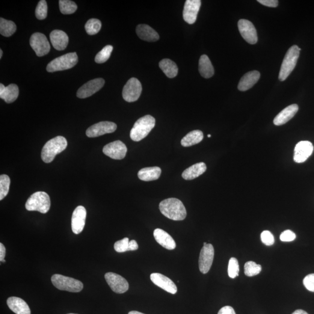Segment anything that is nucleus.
<instances>
[{
  "label": "nucleus",
  "mask_w": 314,
  "mask_h": 314,
  "mask_svg": "<svg viewBox=\"0 0 314 314\" xmlns=\"http://www.w3.org/2000/svg\"><path fill=\"white\" fill-rule=\"evenodd\" d=\"M113 50V47L111 45L106 46L98 53L95 57V62L97 64H103L110 58V56Z\"/></svg>",
  "instance_id": "35"
},
{
  "label": "nucleus",
  "mask_w": 314,
  "mask_h": 314,
  "mask_svg": "<svg viewBox=\"0 0 314 314\" xmlns=\"http://www.w3.org/2000/svg\"><path fill=\"white\" fill-rule=\"evenodd\" d=\"M200 75L206 79L211 78L214 74V69L211 61L207 55L201 56L198 65Z\"/></svg>",
  "instance_id": "28"
},
{
  "label": "nucleus",
  "mask_w": 314,
  "mask_h": 314,
  "mask_svg": "<svg viewBox=\"0 0 314 314\" xmlns=\"http://www.w3.org/2000/svg\"><path fill=\"white\" fill-rule=\"evenodd\" d=\"M103 151L105 155L112 159H122L126 156L127 147L123 142L117 140L106 144Z\"/></svg>",
  "instance_id": "15"
},
{
  "label": "nucleus",
  "mask_w": 314,
  "mask_h": 314,
  "mask_svg": "<svg viewBox=\"0 0 314 314\" xmlns=\"http://www.w3.org/2000/svg\"><path fill=\"white\" fill-rule=\"evenodd\" d=\"M156 125L155 118L152 115L139 118L130 130V137L135 141H139L147 137Z\"/></svg>",
  "instance_id": "3"
},
{
  "label": "nucleus",
  "mask_w": 314,
  "mask_h": 314,
  "mask_svg": "<svg viewBox=\"0 0 314 314\" xmlns=\"http://www.w3.org/2000/svg\"></svg>",
  "instance_id": "52"
},
{
  "label": "nucleus",
  "mask_w": 314,
  "mask_h": 314,
  "mask_svg": "<svg viewBox=\"0 0 314 314\" xmlns=\"http://www.w3.org/2000/svg\"><path fill=\"white\" fill-rule=\"evenodd\" d=\"M206 170L207 166L205 163L203 162L197 163L183 171L182 176L183 179L191 180L197 178L205 173Z\"/></svg>",
  "instance_id": "26"
},
{
  "label": "nucleus",
  "mask_w": 314,
  "mask_h": 314,
  "mask_svg": "<svg viewBox=\"0 0 314 314\" xmlns=\"http://www.w3.org/2000/svg\"><path fill=\"white\" fill-rule=\"evenodd\" d=\"M138 248V244L134 240H132V241L129 242V251L137 250Z\"/></svg>",
  "instance_id": "47"
},
{
  "label": "nucleus",
  "mask_w": 314,
  "mask_h": 314,
  "mask_svg": "<svg viewBox=\"0 0 314 314\" xmlns=\"http://www.w3.org/2000/svg\"><path fill=\"white\" fill-rule=\"evenodd\" d=\"M67 146V140L63 136L51 139L47 142L41 151V159L44 162H52L56 156L66 149Z\"/></svg>",
  "instance_id": "2"
},
{
  "label": "nucleus",
  "mask_w": 314,
  "mask_h": 314,
  "mask_svg": "<svg viewBox=\"0 0 314 314\" xmlns=\"http://www.w3.org/2000/svg\"><path fill=\"white\" fill-rule=\"evenodd\" d=\"M296 238V234L290 230L284 231L280 236V241L285 242H292L295 241Z\"/></svg>",
  "instance_id": "43"
},
{
  "label": "nucleus",
  "mask_w": 314,
  "mask_h": 314,
  "mask_svg": "<svg viewBox=\"0 0 314 314\" xmlns=\"http://www.w3.org/2000/svg\"><path fill=\"white\" fill-rule=\"evenodd\" d=\"M105 84V81L103 78H97L88 82L83 85L77 91V97L80 99H86L89 97L99 91Z\"/></svg>",
  "instance_id": "14"
},
{
  "label": "nucleus",
  "mask_w": 314,
  "mask_h": 314,
  "mask_svg": "<svg viewBox=\"0 0 314 314\" xmlns=\"http://www.w3.org/2000/svg\"><path fill=\"white\" fill-rule=\"evenodd\" d=\"M228 275L230 278H235L239 276V265L238 260L236 258H231L228 265Z\"/></svg>",
  "instance_id": "39"
},
{
  "label": "nucleus",
  "mask_w": 314,
  "mask_h": 314,
  "mask_svg": "<svg viewBox=\"0 0 314 314\" xmlns=\"http://www.w3.org/2000/svg\"><path fill=\"white\" fill-rule=\"evenodd\" d=\"M51 206V201L48 194L43 192H37L28 198L25 204L28 211H36L46 214Z\"/></svg>",
  "instance_id": "4"
},
{
  "label": "nucleus",
  "mask_w": 314,
  "mask_h": 314,
  "mask_svg": "<svg viewBox=\"0 0 314 314\" xmlns=\"http://www.w3.org/2000/svg\"><path fill=\"white\" fill-rule=\"evenodd\" d=\"M52 282L56 288L64 291L78 293L84 288V284L81 281L60 274L53 275Z\"/></svg>",
  "instance_id": "7"
},
{
  "label": "nucleus",
  "mask_w": 314,
  "mask_h": 314,
  "mask_svg": "<svg viewBox=\"0 0 314 314\" xmlns=\"http://www.w3.org/2000/svg\"><path fill=\"white\" fill-rule=\"evenodd\" d=\"M6 249L4 244H0V261L1 262H5L4 258L5 256Z\"/></svg>",
  "instance_id": "46"
},
{
  "label": "nucleus",
  "mask_w": 314,
  "mask_h": 314,
  "mask_svg": "<svg viewBox=\"0 0 314 314\" xmlns=\"http://www.w3.org/2000/svg\"><path fill=\"white\" fill-rule=\"evenodd\" d=\"M7 305L12 312L17 314H31V310L26 302L22 298L11 297L8 298Z\"/></svg>",
  "instance_id": "25"
},
{
  "label": "nucleus",
  "mask_w": 314,
  "mask_h": 314,
  "mask_svg": "<svg viewBox=\"0 0 314 314\" xmlns=\"http://www.w3.org/2000/svg\"><path fill=\"white\" fill-rule=\"evenodd\" d=\"M2 50H0V58H2Z\"/></svg>",
  "instance_id": "50"
},
{
  "label": "nucleus",
  "mask_w": 314,
  "mask_h": 314,
  "mask_svg": "<svg viewBox=\"0 0 314 314\" xmlns=\"http://www.w3.org/2000/svg\"><path fill=\"white\" fill-rule=\"evenodd\" d=\"M303 284L309 291L314 292V274L308 275L304 278Z\"/></svg>",
  "instance_id": "42"
},
{
  "label": "nucleus",
  "mask_w": 314,
  "mask_h": 314,
  "mask_svg": "<svg viewBox=\"0 0 314 314\" xmlns=\"http://www.w3.org/2000/svg\"><path fill=\"white\" fill-rule=\"evenodd\" d=\"M11 180L7 174L0 176V200L7 196L10 189Z\"/></svg>",
  "instance_id": "36"
},
{
  "label": "nucleus",
  "mask_w": 314,
  "mask_h": 314,
  "mask_svg": "<svg viewBox=\"0 0 314 314\" xmlns=\"http://www.w3.org/2000/svg\"><path fill=\"white\" fill-rule=\"evenodd\" d=\"M87 215V210L84 206H78L74 210L72 216V222H71L72 230L74 233L78 235L84 230Z\"/></svg>",
  "instance_id": "17"
},
{
  "label": "nucleus",
  "mask_w": 314,
  "mask_h": 314,
  "mask_svg": "<svg viewBox=\"0 0 314 314\" xmlns=\"http://www.w3.org/2000/svg\"><path fill=\"white\" fill-rule=\"evenodd\" d=\"M204 135L200 130H192L182 139V146L185 147H191L200 143L203 140Z\"/></svg>",
  "instance_id": "29"
},
{
  "label": "nucleus",
  "mask_w": 314,
  "mask_h": 314,
  "mask_svg": "<svg viewBox=\"0 0 314 314\" xmlns=\"http://www.w3.org/2000/svg\"><path fill=\"white\" fill-rule=\"evenodd\" d=\"M258 2H260L261 4L266 6V7L272 8L277 7L279 4V1L278 0H258Z\"/></svg>",
  "instance_id": "44"
},
{
  "label": "nucleus",
  "mask_w": 314,
  "mask_h": 314,
  "mask_svg": "<svg viewBox=\"0 0 314 314\" xmlns=\"http://www.w3.org/2000/svg\"><path fill=\"white\" fill-rule=\"evenodd\" d=\"M153 235L156 242L166 249L173 250L176 248V243L173 237L164 230L156 229L154 231Z\"/></svg>",
  "instance_id": "20"
},
{
  "label": "nucleus",
  "mask_w": 314,
  "mask_h": 314,
  "mask_svg": "<svg viewBox=\"0 0 314 314\" xmlns=\"http://www.w3.org/2000/svg\"><path fill=\"white\" fill-rule=\"evenodd\" d=\"M161 174V169L158 167H147L141 169L138 173L139 178L143 181L149 182L159 178Z\"/></svg>",
  "instance_id": "27"
},
{
  "label": "nucleus",
  "mask_w": 314,
  "mask_h": 314,
  "mask_svg": "<svg viewBox=\"0 0 314 314\" xmlns=\"http://www.w3.org/2000/svg\"><path fill=\"white\" fill-rule=\"evenodd\" d=\"M101 28H102V22L97 19H90L85 25L86 31L89 35H96L100 32Z\"/></svg>",
  "instance_id": "34"
},
{
  "label": "nucleus",
  "mask_w": 314,
  "mask_h": 314,
  "mask_svg": "<svg viewBox=\"0 0 314 314\" xmlns=\"http://www.w3.org/2000/svg\"><path fill=\"white\" fill-rule=\"evenodd\" d=\"M150 279L156 285L160 288L171 293V294H176L177 289L175 283L165 275L159 273H153L151 274Z\"/></svg>",
  "instance_id": "19"
},
{
  "label": "nucleus",
  "mask_w": 314,
  "mask_h": 314,
  "mask_svg": "<svg viewBox=\"0 0 314 314\" xmlns=\"http://www.w3.org/2000/svg\"><path fill=\"white\" fill-rule=\"evenodd\" d=\"M260 76V73L257 70L250 71V72L245 73L240 80L238 89L242 91L249 90L259 81Z\"/></svg>",
  "instance_id": "23"
},
{
  "label": "nucleus",
  "mask_w": 314,
  "mask_h": 314,
  "mask_svg": "<svg viewBox=\"0 0 314 314\" xmlns=\"http://www.w3.org/2000/svg\"><path fill=\"white\" fill-rule=\"evenodd\" d=\"M314 150V146L309 141H301L299 142L295 147L294 160L296 162L302 163L312 156Z\"/></svg>",
  "instance_id": "18"
},
{
  "label": "nucleus",
  "mask_w": 314,
  "mask_h": 314,
  "mask_svg": "<svg viewBox=\"0 0 314 314\" xmlns=\"http://www.w3.org/2000/svg\"><path fill=\"white\" fill-rule=\"evenodd\" d=\"M17 31L16 23L11 20L0 18V34L5 37H10Z\"/></svg>",
  "instance_id": "32"
},
{
  "label": "nucleus",
  "mask_w": 314,
  "mask_h": 314,
  "mask_svg": "<svg viewBox=\"0 0 314 314\" xmlns=\"http://www.w3.org/2000/svg\"><path fill=\"white\" fill-rule=\"evenodd\" d=\"M200 0H187L183 9V17L186 22L190 25L196 21L197 15L201 7Z\"/></svg>",
  "instance_id": "16"
},
{
  "label": "nucleus",
  "mask_w": 314,
  "mask_h": 314,
  "mask_svg": "<svg viewBox=\"0 0 314 314\" xmlns=\"http://www.w3.org/2000/svg\"><path fill=\"white\" fill-rule=\"evenodd\" d=\"M78 57L76 52H70L56 58L47 65V70L49 72L70 69L78 63Z\"/></svg>",
  "instance_id": "6"
},
{
  "label": "nucleus",
  "mask_w": 314,
  "mask_h": 314,
  "mask_svg": "<svg viewBox=\"0 0 314 314\" xmlns=\"http://www.w3.org/2000/svg\"><path fill=\"white\" fill-rule=\"evenodd\" d=\"M218 314H236V313L232 307L225 306L219 311Z\"/></svg>",
  "instance_id": "45"
},
{
  "label": "nucleus",
  "mask_w": 314,
  "mask_h": 314,
  "mask_svg": "<svg viewBox=\"0 0 314 314\" xmlns=\"http://www.w3.org/2000/svg\"><path fill=\"white\" fill-rule=\"evenodd\" d=\"M238 28L240 34L248 43L255 44L257 43V33L253 23L246 19L239 20Z\"/></svg>",
  "instance_id": "13"
},
{
  "label": "nucleus",
  "mask_w": 314,
  "mask_h": 314,
  "mask_svg": "<svg viewBox=\"0 0 314 314\" xmlns=\"http://www.w3.org/2000/svg\"><path fill=\"white\" fill-rule=\"evenodd\" d=\"M47 4L45 0H41L38 2L36 8H35V14L37 18L39 20H43L46 18L47 16Z\"/></svg>",
  "instance_id": "38"
},
{
  "label": "nucleus",
  "mask_w": 314,
  "mask_h": 314,
  "mask_svg": "<svg viewBox=\"0 0 314 314\" xmlns=\"http://www.w3.org/2000/svg\"><path fill=\"white\" fill-rule=\"evenodd\" d=\"M50 37L52 45L55 50L62 51L67 48L69 37L66 33L63 31L54 30L51 32Z\"/></svg>",
  "instance_id": "22"
},
{
  "label": "nucleus",
  "mask_w": 314,
  "mask_h": 314,
  "mask_svg": "<svg viewBox=\"0 0 314 314\" xmlns=\"http://www.w3.org/2000/svg\"><path fill=\"white\" fill-rule=\"evenodd\" d=\"M292 314H309L307 312H305L304 310H296L295 312Z\"/></svg>",
  "instance_id": "48"
},
{
  "label": "nucleus",
  "mask_w": 314,
  "mask_h": 314,
  "mask_svg": "<svg viewBox=\"0 0 314 314\" xmlns=\"http://www.w3.org/2000/svg\"><path fill=\"white\" fill-rule=\"evenodd\" d=\"M211 135H208V137H209V138H211Z\"/></svg>",
  "instance_id": "51"
},
{
  "label": "nucleus",
  "mask_w": 314,
  "mask_h": 314,
  "mask_svg": "<svg viewBox=\"0 0 314 314\" xmlns=\"http://www.w3.org/2000/svg\"><path fill=\"white\" fill-rule=\"evenodd\" d=\"M214 257V248L211 244L204 245L201 249L199 261V269L201 273H208L211 268Z\"/></svg>",
  "instance_id": "10"
},
{
  "label": "nucleus",
  "mask_w": 314,
  "mask_h": 314,
  "mask_svg": "<svg viewBox=\"0 0 314 314\" xmlns=\"http://www.w3.org/2000/svg\"><path fill=\"white\" fill-rule=\"evenodd\" d=\"M117 128V126L115 123L103 121L88 127L86 134L88 138H97L107 133H113Z\"/></svg>",
  "instance_id": "12"
},
{
  "label": "nucleus",
  "mask_w": 314,
  "mask_h": 314,
  "mask_svg": "<svg viewBox=\"0 0 314 314\" xmlns=\"http://www.w3.org/2000/svg\"><path fill=\"white\" fill-rule=\"evenodd\" d=\"M262 269V266L254 262H248L244 265V274L247 277L256 276L260 273Z\"/></svg>",
  "instance_id": "37"
},
{
  "label": "nucleus",
  "mask_w": 314,
  "mask_h": 314,
  "mask_svg": "<svg viewBox=\"0 0 314 314\" xmlns=\"http://www.w3.org/2000/svg\"><path fill=\"white\" fill-rule=\"evenodd\" d=\"M128 314H144L141 313L139 312H136V311H132V312H129Z\"/></svg>",
  "instance_id": "49"
},
{
  "label": "nucleus",
  "mask_w": 314,
  "mask_h": 314,
  "mask_svg": "<svg viewBox=\"0 0 314 314\" xmlns=\"http://www.w3.org/2000/svg\"><path fill=\"white\" fill-rule=\"evenodd\" d=\"M30 44L38 57H43L50 51V45L45 35L35 33L30 38Z\"/></svg>",
  "instance_id": "9"
},
{
  "label": "nucleus",
  "mask_w": 314,
  "mask_h": 314,
  "mask_svg": "<svg viewBox=\"0 0 314 314\" xmlns=\"http://www.w3.org/2000/svg\"><path fill=\"white\" fill-rule=\"evenodd\" d=\"M142 91V86L138 79L132 78L127 82L123 88L122 97L127 102L132 103L137 101Z\"/></svg>",
  "instance_id": "8"
},
{
  "label": "nucleus",
  "mask_w": 314,
  "mask_h": 314,
  "mask_svg": "<svg viewBox=\"0 0 314 314\" xmlns=\"http://www.w3.org/2000/svg\"><path fill=\"white\" fill-rule=\"evenodd\" d=\"M105 279L112 291L115 293L122 294L129 289L128 282L120 275L113 272H108L105 275Z\"/></svg>",
  "instance_id": "11"
},
{
  "label": "nucleus",
  "mask_w": 314,
  "mask_h": 314,
  "mask_svg": "<svg viewBox=\"0 0 314 314\" xmlns=\"http://www.w3.org/2000/svg\"><path fill=\"white\" fill-rule=\"evenodd\" d=\"M301 49L297 46L294 45L290 47L287 52L283 59L279 75V79L280 81H284L290 75V74L294 70L297 64Z\"/></svg>",
  "instance_id": "5"
},
{
  "label": "nucleus",
  "mask_w": 314,
  "mask_h": 314,
  "mask_svg": "<svg viewBox=\"0 0 314 314\" xmlns=\"http://www.w3.org/2000/svg\"><path fill=\"white\" fill-rule=\"evenodd\" d=\"M129 239L125 238L118 241L114 244V249L118 253H124L129 251Z\"/></svg>",
  "instance_id": "40"
},
{
  "label": "nucleus",
  "mask_w": 314,
  "mask_h": 314,
  "mask_svg": "<svg viewBox=\"0 0 314 314\" xmlns=\"http://www.w3.org/2000/svg\"><path fill=\"white\" fill-rule=\"evenodd\" d=\"M298 111V106L296 104L287 106L274 118V123L277 126L284 125L294 117Z\"/></svg>",
  "instance_id": "21"
},
{
  "label": "nucleus",
  "mask_w": 314,
  "mask_h": 314,
  "mask_svg": "<svg viewBox=\"0 0 314 314\" xmlns=\"http://www.w3.org/2000/svg\"><path fill=\"white\" fill-rule=\"evenodd\" d=\"M160 69L169 78H174L178 73V68L173 61L170 59L165 58L160 61L159 64Z\"/></svg>",
  "instance_id": "30"
},
{
  "label": "nucleus",
  "mask_w": 314,
  "mask_h": 314,
  "mask_svg": "<svg viewBox=\"0 0 314 314\" xmlns=\"http://www.w3.org/2000/svg\"><path fill=\"white\" fill-rule=\"evenodd\" d=\"M136 34L141 40L148 42H155L159 40L158 33L150 26L145 24L139 25L136 28Z\"/></svg>",
  "instance_id": "24"
},
{
  "label": "nucleus",
  "mask_w": 314,
  "mask_h": 314,
  "mask_svg": "<svg viewBox=\"0 0 314 314\" xmlns=\"http://www.w3.org/2000/svg\"><path fill=\"white\" fill-rule=\"evenodd\" d=\"M19 96V88L15 84H11L5 87V89L0 97L7 103L10 104L15 102Z\"/></svg>",
  "instance_id": "31"
},
{
  "label": "nucleus",
  "mask_w": 314,
  "mask_h": 314,
  "mask_svg": "<svg viewBox=\"0 0 314 314\" xmlns=\"http://www.w3.org/2000/svg\"><path fill=\"white\" fill-rule=\"evenodd\" d=\"M59 5L61 13L65 15L73 14L78 9L76 3L70 0H60Z\"/></svg>",
  "instance_id": "33"
},
{
  "label": "nucleus",
  "mask_w": 314,
  "mask_h": 314,
  "mask_svg": "<svg viewBox=\"0 0 314 314\" xmlns=\"http://www.w3.org/2000/svg\"><path fill=\"white\" fill-rule=\"evenodd\" d=\"M160 211L165 217L174 221L184 220L187 212L182 201L175 198H167L159 204Z\"/></svg>",
  "instance_id": "1"
},
{
  "label": "nucleus",
  "mask_w": 314,
  "mask_h": 314,
  "mask_svg": "<svg viewBox=\"0 0 314 314\" xmlns=\"http://www.w3.org/2000/svg\"><path fill=\"white\" fill-rule=\"evenodd\" d=\"M261 239L263 244L268 245H272L274 244V236L271 232L268 230H265L261 235Z\"/></svg>",
  "instance_id": "41"
}]
</instances>
